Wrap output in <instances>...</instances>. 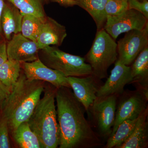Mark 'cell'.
Instances as JSON below:
<instances>
[{"label":"cell","mask_w":148,"mask_h":148,"mask_svg":"<svg viewBox=\"0 0 148 148\" xmlns=\"http://www.w3.org/2000/svg\"><path fill=\"white\" fill-rule=\"evenodd\" d=\"M55 98L60 148L97 147L102 145L84 115V108L69 88H56Z\"/></svg>","instance_id":"cell-1"},{"label":"cell","mask_w":148,"mask_h":148,"mask_svg":"<svg viewBox=\"0 0 148 148\" xmlns=\"http://www.w3.org/2000/svg\"><path fill=\"white\" fill-rule=\"evenodd\" d=\"M45 83L28 79L21 70L17 81L0 108L8 123L10 133L12 134L19 125L28 121L44 91Z\"/></svg>","instance_id":"cell-2"},{"label":"cell","mask_w":148,"mask_h":148,"mask_svg":"<svg viewBox=\"0 0 148 148\" xmlns=\"http://www.w3.org/2000/svg\"><path fill=\"white\" fill-rule=\"evenodd\" d=\"M56 89L45 88L43 97L27 121L42 148H56L59 146L60 134L55 105Z\"/></svg>","instance_id":"cell-3"},{"label":"cell","mask_w":148,"mask_h":148,"mask_svg":"<svg viewBox=\"0 0 148 148\" xmlns=\"http://www.w3.org/2000/svg\"><path fill=\"white\" fill-rule=\"evenodd\" d=\"M118 55L117 44L103 28L97 31L85 58L91 66L92 75L101 80L107 77L108 69L115 63Z\"/></svg>","instance_id":"cell-4"},{"label":"cell","mask_w":148,"mask_h":148,"mask_svg":"<svg viewBox=\"0 0 148 148\" xmlns=\"http://www.w3.org/2000/svg\"><path fill=\"white\" fill-rule=\"evenodd\" d=\"M38 58L49 68L61 72L66 77H83L92 75L91 66L85 58L66 53L50 46L40 49Z\"/></svg>","instance_id":"cell-5"},{"label":"cell","mask_w":148,"mask_h":148,"mask_svg":"<svg viewBox=\"0 0 148 148\" xmlns=\"http://www.w3.org/2000/svg\"><path fill=\"white\" fill-rule=\"evenodd\" d=\"M118 96L112 95L97 97L88 110L92 114L99 134L103 137L109 138L112 133Z\"/></svg>","instance_id":"cell-6"},{"label":"cell","mask_w":148,"mask_h":148,"mask_svg":"<svg viewBox=\"0 0 148 148\" xmlns=\"http://www.w3.org/2000/svg\"><path fill=\"white\" fill-rule=\"evenodd\" d=\"M147 25L148 20L142 13L135 10L127 9L116 16L107 15L103 29L115 40L122 33L143 30Z\"/></svg>","instance_id":"cell-7"},{"label":"cell","mask_w":148,"mask_h":148,"mask_svg":"<svg viewBox=\"0 0 148 148\" xmlns=\"http://www.w3.org/2000/svg\"><path fill=\"white\" fill-rule=\"evenodd\" d=\"M123 93L116 109L115 119L110 136L113 135L123 121L138 118L148 108V98L139 90Z\"/></svg>","instance_id":"cell-8"},{"label":"cell","mask_w":148,"mask_h":148,"mask_svg":"<svg viewBox=\"0 0 148 148\" xmlns=\"http://www.w3.org/2000/svg\"><path fill=\"white\" fill-rule=\"evenodd\" d=\"M147 45L148 25L143 30H133L127 32L118 42V60L122 64L128 66Z\"/></svg>","instance_id":"cell-9"},{"label":"cell","mask_w":148,"mask_h":148,"mask_svg":"<svg viewBox=\"0 0 148 148\" xmlns=\"http://www.w3.org/2000/svg\"><path fill=\"white\" fill-rule=\"evenodd\" d=\"M20 64L22 71L28 79L47 82L57 88H71L66 76L61 72L49 68L39 58L32 62Z\"/></svg>","instance_id":"cell-10"},{"label":"cell","mask_w":148,"mask_h":148,"mask_svg":"<svg viewBox=\"0 0 148 148\" xmlns=\"http://www.w3.org/2000/svg\"><path fill=\"white\" fill-rule=\"evenodd\" d=\"M40 50L36 42L27 38L21 33L12 35L7 42L8 58L20 63L37 60Z\"/></svg>","instance_id":"cell-11"},{"label":"cell","mask_w":148,"mask_h":148,"mask_svg":"<svg viewBox=\"0 0 148 148\" xmlns=\"http://www.w3.org/2000/svg\"><path fill=\"white\" fill-rule=\"evenodd\" d=\"M67 80L75 97L88 112L97 98L96 94L101 86L98 81L100 80L92 75L83 77H68Z\"/></svg>","instance_id":"cell-12"},{"label":"cell","mask_w":148,"mask_h":148,"mask_svg":"<svg viewBox=\"0 0 148 148\" xmlns=\"http://www.w3.org/2000/svg\"><path fill=\"white\" fill-rule=\"evenodd\" d=\"M132 81L131 67L122 64L118 59L106 83L99 87L96 96L103 97L112 95H119L124 92L125 86Z\"/></svg>","instance_id":"cell-13"},{"label":"cell","mask_w":148,"mask_h":148,"mask_svg":"<svg viewBox=\"0 0 148 148\" xmlns=\"http://www.w3.org/2000/svg\"><path fill=\"white\" fill-rule=\"evenodd\" d=\"M67 36L65 26L53 18L47 16L36 43L40 49L50 45L59 46L62 45Z\"/></svg>","instance_id":"cell-14"},{"label":"cell","mask_w":148,"mask_h":148,"mask_svg":"<svg viewBox=\"0 0 148 148\" xmlns=\"http://www.w3.org/2000/svg\"><path fill=\"white\" fill-rule=\"evenodd\" d=\"M23 14L12 3L5 0L1 17V26L7 42L12 35L21 32Z\"/></svg>","instance_id":"cell-15"},{"label":"cell","mask_w":148,"mask_h":148,"mask_svg":"<svg viewBox=\"0 0 148 148\" xmlns=\"http://www.w3.org/2000/svg\"><path fill=\"white\" fill-rule=\"evenodd\" d=\"M131 67V84L148 98V45L141 51Z\"/></svg>","instance_id":"cell-16"},{"label":"cell","mask_w":148,"mask_h":148,"mask_svg":"<svg viewBox=\"0 0 148 148\" xmlns=\"http://www.w3.org/2000/svg\"><path fill=\"white\" fill-rule=\"evenodd\" d=\"M148 108L139 116L135 130L126 141L117 148L148 147Z\"/></svg>","instance_id":"cell-17"},{"label":"cell","mask_w":148,"mask_h":148,"mask_svg":"<svg viewBox=\"0 0 148 148\" xmlns=\"http://www.w3.org/2000/svg\"><path fill=\"white\" fill-rule=\"evenodd\" d=\"M77 5L90 14L95 21L97 31L103 29L107 20L106 4L108 0H75Z\"/></svg>","instance_id":"cell-18"},{"label":"cell","mask_w":148,"mask_h":148,"mask_svg":"<svg viewBox=\"0 0 148 148\" xmlns=\"http://www.w3.org/2000/svg\"><path fill=\"white\" fill-rule=\"evenodd\" d=\"M12 135L21 148H42L38 138L30 128L28 122L19 125Z\"/></svg>","instance_id":"cell-19"},{"label":"cell","mask_w":148,"mask_h":148,"mask_svg":"<svg viewBox=\"0 0 148 148\" xmlns=\"http://www.w3.org/2000/svg\"><path fill=\"white\" fill-rule=\"evenodd\" d=\"M139 117L135 119L127 120L121 123L113 135L109 137L105 147L117 148L126 141L135 130Z\"/></svg>","instance_id":"cell-20"},{"label":"cell","mask_w":148,"mask_h":148,"mask_svg":"<svg viewBox=\"0 0 148 148\" xmlns=\"http://www.w3.org/2000/svg\"><path fill=\"white\" fill-rule=\"evenodd\" d=\"M21 69L18 61L8 59L0 66V81L11 91L20 76Z\"/></svg>","instance_id":"cell-21"},{"label":"cell","mask_w":148,"mask_h":148,"mask_svg":"<svg viewBox=\"0 0 148 148\" xmlns=\"http://www.w3.org/2000/svg\"><path fill=\"white\" fill-rule=\"evenodd\" d=\"M12 3L23 14H32L43 20L47 17L45 5L49 0H7Z\"/></svg>","instance_id":"cell-22"},{"label":"cell","mask_w":148,"mask_h":148,"mask_svg":"<svg viewBox=\"0 0 148 148\" xmlns=\"http://www.w3.org/2000/svg\"><path fill=\"white\" fill-rule=\"evenodd\" d=\"M45 20L32 14H23L21 34L27 38L36 42Z\"/></svg>","instance_id":"cell-23"},{"label":"cell","mask_w":148,"mask_h":148,"mask_svg":"<svg viewBox=\"0 0 148 148\" xmlns=\"http://www.w3.org/2000/svg\"><path fill=\"white\" fill-rule=\"evenodd\" d=\"M128 9V0H108L106 7L109 16H116Z\"/></svg>","instance_id":"cell-24"},{"label":"cell","mask_w":148,"mask_h":148,"mask_svg":"<svg viewBox=\"0 0 148 148\" xmlns=\"http://www.w3.org/2000/svg\"><path fill=\"white\" fill-rule=\"evenodd\" d=\"M8 123L0 110V148H11Z\"/></svg>","instance_id":"cell-25"},{"label":"cell","mask_w":148,"mask_h":148,"mask_svg":"<svg viewBox=\"0 0 148 148\" xmlns=\"http://www.w3.org/2000/svg\"><path fill=\"white\" fill-rule=\"evenodd\" d=\"M128 9H134L142 14L148 19V1L143 0H128Z\"/></svg>","instance_id":"cell-26"},{"label":"cell","mask_w":148,"mask_h":148,"mask_svg":"<svg viewBox=\"0 0 148 148\" xmlns=\"http://www.w3.org/2000/svg\"><path fill=\"white\" fill-rule=\"evenodd\" d=\"M6 46L7 41L5 40H0V66L8 59Z\"/></svg>","instance_id":"cell-27"},{"label":"cell","mask_w":148,"mask_h":148,"mask_svg":"<svg viewBox=\"0 0 148 148\" xmlns=\"http://www.w3.org/2000/svg\"><path fill=\"white\" fill-rule=\"evenodd\" d=\"M10 91L0 81V108L3 102L7 98Z\"/></svg>","instance_id":"cell-28"},{"label":"cell","mask_w":148,"mask_h":148,"mask_svg":"<svg viewBox=\"0 0 148 148\" xmlns=\"http://www.w3.org/2000/svg\"><path fill=\"white\" fill-rule=\"evenodd\" d=\"M51 2L57 3L65 7H73L77 5V2L75 0H49Z\"/></svg>","instance_id":"cell-29"},{"label":"cell","mask_w":148,"mask_h":148,"mask_svg":"<svg viewBox=\"0 0 148 148\" xmlns=\"http://www.w3.org/2000/svg\"><path fill=\"white\" fill-rule=\"evenodd\" d=\"M5 0H0V40H5L4 36L3 34L1 26V17L2 13L4 6Z\"/></svg>","instance_id":"cell-30"}]
</instances>
